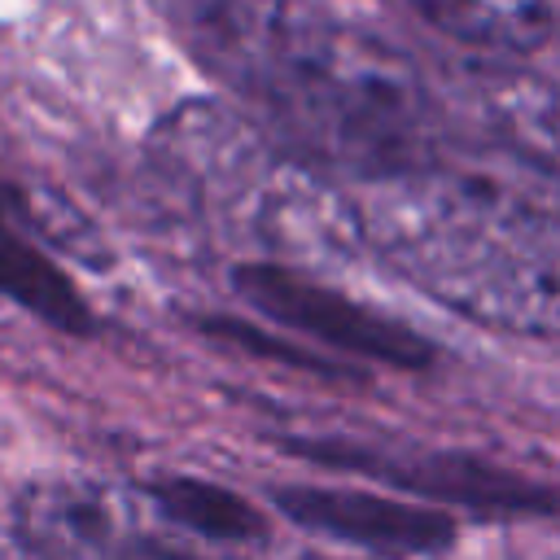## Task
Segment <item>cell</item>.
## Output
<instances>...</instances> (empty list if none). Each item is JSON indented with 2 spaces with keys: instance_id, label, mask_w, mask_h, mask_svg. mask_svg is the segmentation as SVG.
<instances>
[{
  "instance_id": "cell-1",
  "label": "cell",
  "mask_w": 560,
  "mask_h": 560,
  "mask_svg": "<svg viewBox=\"0 0 560 560\" xmlns=\"http://www.w3.org/2000/svg\"><path fill=\"white\" fill-rule=\"evenodd\" d=\"M363 241L416 289L499 332L560 337V206L534 184L416 166L368 179Z\"/></svg>"
},
{
  "instance_id": "cell-2",
  "label": "cell",
  "mask_w": 560,
  "mask_h": 560,
  "mask_svg": "<svg viewBox=\"0 0 560 560\" xmlns=\"http://www.w3.org/2000/svg\"><path fill=\"white\" fill-rule=\"evenodd\" d=\"M249 105L271 118L302 162L363 179L429 162V92L416 66L376 35L315 9H302Z\"/></svg>"
},
{
  "instance_id": "cell-3",
  "label": "cell",
  "mask_w": 560,
  "mask_h": 560,
  "mask_svg": "<svg viewBox=\"0 0 560 560\" xmlns=\"http://www.w3.org/2000/svg\"><path fill=\"white\" fill-rule=\"evenodd\" d=\"M153 171L201 210L254 223L258 206L289 166V153L271 144L254 122L214 101H188L171 109L149 136Z\"/></svg>"
},
{
  "instance_id": "cell-4",
  "label": "cell",
  "mask_w": 560,
  "mask_h": 560,
  "mask_svg": "<svg viewBox=\"0 0 560 560\" xmlns=\"http://www.w3.org/2000/svg\"><path fill=\"white\" fill-rule=\"evenodd\" d=\"M232 280H236V293L254 311L271 315L276 324H284L293 332L324 341L328 350L376 359L389 368H424L433 359V346L416 328L346 298L332 284L302 276L289 262H241L232 271Z\"/></svg>"
},
{
  "instance_id": "cell-5",
  "label": "cell",
  "mask_w": 560,
  "mask_h": 560,
  "mask_svg": "<svg viewBox=\"0 0 560 560\" xmlns=\"http://www.w3.org/2000/svg\"><path fill=\"white\" fill-rule=\"evenodd\" d=\"M306 459L332 464V468H354L368 477H381L398 490H416L424 499L477 508V512H547L560 508V494L551 486L529 481L521 472L494 468L472 455L455 451H381V446H359V442H293Z\"/></svg>"
},
{
  "instance_id": "cell-6",
  "label": "cell",
  "mask_w": 560,
  "mask_h": 560,
  "mask_svg": "<svg viewBox=\"0 0 560 560\" xmlns=\"http://www.w3.org/2000/svg\"><path fill=\"white\" fill-rule=\"evenodd\" d=\"M302 9V0H171V26L206 74L249 101Z\"/></svg>"
},
{
  "instance_id": "cell-7",
  "label": "cell",
  "mask_w": 560,
  "mask_h": 560,
  "mask_svg": "<svg viewBox=\"0 0 560 560\" xmlns=\"http://www.w3.org/2000/svg\"><path fill=\"white\" fill-rule=\"evenodd\" d=\"M276 508L324 538L368 547L381 556H433L455 542V525L446 512L368 494V490H328V486H284L276 490Z\"/></svg>"
},
{
  "instance_id": "cell-8",
  "label": "cell",
  "mask_w": 560,
  "mask_h": 560,
  "mask_svg": "<svg viewBox=\"0 0 560 560\" xmlns=\"http://www.w3.org/2000/svg\"><path fill=\"white\" fill-rule=\"evenodd\" d=\"M122 534V503L96 481H35L13 503V538L35 560H105Z\"/></svg>"
},
{
  "instance_id": "cell-9",
  "label": "cell",
  "mask_w": 560,
  "mask_h": 560,
  "mask_svg": "<svg viewBox=\"0 0 560 560\" xmlns=\"http://www.w3.org/2000/svg\"><path fill=\"white\" fill-rule=\"evenodd\" d=\"M472 105L516 162L560 179V83L529 70L481 66L472 70Z\"/></svg>"
},
{
  "instance_id": "cell-10",
  "label": "cell",
  "mask_w": 560,
  "mask_h": 560,
  "mask_svg": "<svg viewBox=\"0 0 560 560\" xmlns=\"http://www.w3.org/2000/svg\"><path fill=\"white\" fill-rule=\"evenodd\" d=\"M0 293L26 306L31 315L48 319L61 332H92V306L70 284V276L9 219H0Z\"/></svg>"
},
{
  "instance_id": "cell-11",
  "label": "cell",
  "mask_w": 560,
  "mask_h": 560,
  "mask_svg": "<svg viewBox=\"0 0 560 560\" xmlns=\"http://www.w3.org/2000/svg\"><path fill=\"white\" fill-rule=\"evenodd\" d=\"M429 26L481 52H529L551 39L547 0H407Z\"/></svg>"
},
{
  "instance_id": "cell-12",
  "label": "cell",
  "mask_w": 560,
  "mask_h": 560,
  "mask_svg": "<svg viewBox=\"0 0 560 560\" xmlns=\"http://www.w3.org/2000/svg\"><path fill=\"white\" fill-rule=\"evenodd\" d=\"M149 499L158 503V512L210 542H254L267 534L262 512L241 499L236 490L219 486V481H201V477H166L149 486Z\"/></svg>"
},
{
  "instance_id": "cell-13",
  "label": "cell",
  "mask_w": 560,
  "mask_h": 560,
  "mask_svg": "<svg viewBox=\"0 0 560 560\" xmlns=\"http://www.w3.org/2000/svg\"><path fill=\"white\" fill-rule=\"evenodd\" d=\"M206 332H214V337H223V341H236V346H254V354H271V359H284V363H298V368H311V372H341L337 363H328V359H319V354H298V346H289V341H271V337H262L254 324H245V319H206L201 324Z\"/></svg>"
},
{
  "instance_id": "cell-14",
  "label": "cell",
  "mask_w": 560,
  "mask_h": 560,
  "mask_svg": "<svg viewBox=\"0 0 560 560\" xmlns=\"http://www.w3.org/2000/svg\"><path fill=\"white\" fill-rule=\"evenodd\" d=\"M0 560H35V556L13 538V542H4V547H0Z\"/></svg>"
}]
</instances>
